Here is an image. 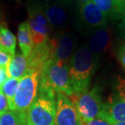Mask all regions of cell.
Masks as SVG:
<instances>
[{
    "label": "cell",
    "instance_id": "obj_1",
    "mask_svg": "<svg viewBox=\"0 0 125 125\" xmlns=\"http://www.w3.org/2000/svg\"><path fill=\"white\" fill-rule=\"evenodd\" d=\"M98 62L99 59L92 54L86 43L77 47L68 63L70 81L74 94L88 90Z\"/></svg>",
    "mask_w": 125,
    "mask_h": 125
},
{
    "label": "cell",
    "instance_id": "obj_2",
    "mask_svg": "<svg viewBox=\"0 0 125 125\" xmlns=\"http://www.w3.org/2000/svg\"><path fill=\"white\" fill-rule=\"evenodd\" d=\"M54 94L61 93L71 97L73 95L68 65L49 60L41 71L38 91Z\"/></svg>",
    "mask_w": 125,
    "mask_h": 125
},
{
    "label": "cell",
    "instance_id": "obj_3",
    "mask_svg": "<svg viewBox=\"0 0 125 125\" xmlns=\"http://www.w3.org/2000/svg\"><path fill=\"white\" fill-rule=\"evenodd\" d=\"M108 25V18L93 1L80 3L75 14V27L82 36L89 37L97 29Z\"/></svg>",
    "mask_w": 125,
    "mask_h": 125
},
{
    "label": "cell",
    "instance_id": "obj_4",
    "mask_svg": "<svg viewBox=\"0 0 125 125\" xmlns=\"http://www.w3.org/2000/svg\"><path fill=\"white\" fill-rule=\"evenodd\" d=\"M55 113V95L37 92L36 98L26 111L27 124L30 125H54Z\"/></svg>",
    "mask_w": 125,
    "mask_h": 125
},
{
    "label": "cell",
    "instance_id": "obj_5",
    "mask_svg": "<svg viewBox=\"0 0 125 125\" xmlns=\"http://www.w3.org/2000/svg\"><path fill=\"white\" fill-rule=\"evenodd\" d=\"M41 72L28 70L20 79L16 94L11 106V111H26L36 98L38 91Z\"/></svg>",
    "mask_w": 125,
    "mask_h": 125
},
{
    "label": "cell",
    "instance_id": "obj_6",
    "mask_svg": "<svg viewBox=\"0 0 125 125\" xmlns=\"http://www.w3.org/2000/svg\"><path fill=\"white\" fill-rule=\"evenodd\" d=\"M97 117L111 124L125 121V78L118 76L111 95Z\"/></svg>",
    "mask_w": 125,
    "mask_h": 125
},
{
    "label": "cell",
    "instance_id": "obj_7",
    "mask_svg": "<svg viewBox=\"0 0 125 125\" xmlns=\"http://www.w3.org/2000/svg\"><path fill=\"white\" fill-rule=\"evenodd\" d=\"M49 45L51 60L68 65L77 49V37L75 33L66 29L50 38Z\"/></svg>",
    "mask_w": 125,
    "mask_h": 125
},
{
    "label": "cell",
    "instance_id": "obj_8",
    "mask_svg": "<svg viewBox=\"0 0 125 125\" xmlns=\"http://www.w3.org/2000/svg\"><path fill=\"white\" fill-rule=\"evenodd\" d=\"M42 8L52 30L59 32L67 29L72 16L69 0H47Z\"/></svg>",
    "mask_w": 125,
    "mask_h": 125
},
{
    "label": "cell",
    "instance_id": "obj_9",
    "mask_svg": "<svg viewBox=\"0 0 125 125\" xmlns=\"http://www.w3.org/2000/svg\"><path fill=\"white\" fill-rule=\"evenodd\" d=\"M71 97L82 123H85L96 118L103 105L100 90L97 87H94L90 90L88 89L80 94H74Z\"/></svg>",
    "mask_w": 125,
    "mask_h": 125
},
{
    "label": "cell",
    "instance_id": "obj_10",
    "mask_svg": "<svg viewBox=\"0 0 125 125\" xmlns=\"http://www.w3.org/2000/svg\"><path fill=\"white\" fill-rule=\"evenodd\" d=\"M29 20L33 46L46 43L50 40L52 29L45 16L42 5L32 3L28 7Z\"/></svg>",
    "mask_w": 125,
    "mask_h": 125
},
{
    "label": "cell",
    "instance_id": "obj_11",
    "mask_svg": "<svg viewBox=\"0 0 125 125\" xmlns=\"http://www.w3.org/2000/svg\"><path fill=\"white\" fill-rule=\"evenodd\" d=\"M54 125H83L73 102L63 94L56 93Z\"/></svg>",
    "mask_w": 125,
    "mask_h": 125
},
{
    "label": "cell",
    "instance_id": "obj_12",
    "mask_svg": "<svg viewBox=\"0 0 125 125\" xmlns=\"http://www.w3.org/2000/svg\"><path fill=\"white\" fill-rule=\"evenodd\" d=\"M86 43L89 50L94 56L100 59L111 47V30L108 25L97 29L89 37Z\"/></svg>",
    "mask_w": 125,
    "mask_h": 125
},
{
    "label": "cell",
    "instance_id": "obj_13",
    "mask_svg": "<svg viewBox=\"0 0 125 125\" xmlns=\"http://www.w3.org/2000/svg\"><path fill=\"white\" fill-rule=\"evenodd\" d=\"M51 59V49L49 41L46 43L33 46L31 53L27 57L28 70L42 71V67Z\"/></svg>",
    "mask_w": 125,
    "mask_h": 125
},
{
    "label": "cell",
    "instance_id": "obj_14",
    "mask_svg": "<svg viewBox=\"0 0 125 125\" xmlns=\"http://www.w3.org/2000/svg\"><path fill=\"white\" fill-rule=\"evenodd\" d=\"M6 68L9 78L21 79L26 73L28 69L27 57L22 54H15Z\"/></svg>",
    "mask_w": 125,
    "mask_h": 125
},
{
    "label": "cell",
    "instance_id": "obj_15",
    "mask_svg": "<svg viewBox=\"0 0 125 125\" xmlns=\"http://www.w3.org/2000/svg\"><path fill=\"white\" fill-rule=\"evenodd\" d=\"M18 42L22 54L28 57L33 47L32 33L28 21L20 24L18 27Z\"/></svg>",
    "mask_w": 125,
    "mask_h": 125
},
{
    "label": "cell",
    "instance_id": "obj_16",
    "mask_svg": "<svg viewBox=\"0 0 125 125\" xmlns=\"http://www.w3.org/2000/svg\"><path fill=\"white\" fill-rule=\"evenodd\" d=\"M16 39L15 35L4 24H0V50L10 54L12 58L16 52Z\"/></svg>",
    "mask_w": 125,
    "mask_h": 125
},
{
    "label": "cell",
    "instance_id": "obj_17",
    "mask_svg": "<svg viewBox=\"0 0 125 125\" xmlns=\"http://www.w3.org/2000/svg\"><path fill=\"white\" fill-rule=\"evenodd\" d=\"M0 125H27L26 111H6L0 114Z\"/></svg>",
    "mask_w": 125,
    "mask_h": 125
},
{
    "label": "cell",
    "instance_id": "obj_18",
    "mask_svg": "<svg viewBox=\"0 0 125 125\" xmlns=\"http://www.w3.org/2000/svg\"><path fill=\"white\" fill-rule=\"evenodd\" d=\"M93 2L108 20L117 21L119 14L114 0H93Z\"/></svg>",
    "mask_w": 125,
    "mask_h": 125
},
{
    "label": "cell",
    "instance_id": "obj_19",
    "mask_svg": "<svg viewBox=\"0 0 125 125\" xmlns=\"http://www.w3.org/2000/svg\"><path fill=\"white\" fill-rule=\"evenodd\" d=\"M20 80L15 79V78H8L2 84L0 91L4 94L7 100V103H8V107L11 106V105L13 101V98L16 94L17 87H18Z\"/></svg>",
    "mask_w": 125,
    "mask_h": 125
},
{
    "label": "cell",
    "instance_id": "obj_20",
    "mask_svg": "<svg viewBox=\"0 0 125 125\" xmlns=\"http://www.w3.org/2000/svg\"><path fill=\"white\" fill-rule=\"evenodd\" d=\"M118 24H117V29L119 37L125 41V13L121 14L117 19Z\"/></svg>",
    "mask_w": 125,
    "mask_h": 125
},
{
    "label": "cell",
    "instance_id": "obj_21",
    "mask_svg": "<svg viewBox=\"0 0 125 125\" xmlns=\"http://www.w3.org/2000/svg\"><path fill=\"white\" fill-rule=\"evenodd\" d=\"M11 59V56L10 54L5 53L0 50V67H7Z\"/></svg>",
    "mask_w": 125,
    "mask_h": 125
},
{
    "label": "cell",
    "instance_id": "obj_22",
    "mask_svg": "<svg viewBox=\"0 0 125 125\" xmlns=\"http://www.w3.org/2000/svg\"><path fill=\"white\" fill-rule=\"evenodd\" d=\"M83 125H113L110 124L108 121L100 118V117H96L92 120H89L85 123H83Z\"/></svg>",
    "mask_w": 125,
    "mask_h": 125
},
{
    "label": "cell",
    "instance_id": "obj_23",
    "mask_svg": "<svg viewBox=\"0 0 125 125\" xmlns=\"http://www.w3.org/2000/svg\"><path fill=\"white\" fill-rule=\"evenodd\" d=\"M8 103H7V100L6 97L0 91V114L6 111H8Z\"/></svg>",
    "mask_w": 125,
    "mask_h": 125
},
{
    "label": "cell",
    "instance_id": "obj_24",
    "mask_svg": "<svg viewBox=\"0 0 125 125\" xmlns=\"http://www.w3.org/2000/svg\"><path fill=\"white\" fill-rule=\"evenodd\" d=\"M118 59L122 67L125 69V44L122 45L118 50Z\"/></svg>",
    "mask_w": 125,
    "mask_h": 125
},
{
    "label": "cell",
    "instance_id": "obj_25",
    "mask_svg": "<svg viewBox=\"0 0 125 125\" xmlns=\"http://www.w3.org/2000/svg\"><path fill=\"white\" fill-rule=\"evenodd\" d=\"M119 16L125 13V0H114Z\"/></svg>",
    "mask_w": 125,
    "mask_h": 125
},
{
    "label": "cell",
    "instance_id": "obj_26",
    "mask_svg": "<svg viewBox=\"0 0 125 125\" xmlns=\"http://www.w3.org/2000/svg\"><path fill=\"white\" fill-rule=\"evenodd\" d=\"M7 68L3 67H0V89H1L2 84L7 80Z\"/></svg>",
    "mask_w": 125,
    "mask_h": 125
},
{
    "label": "cell",
    "instance_id": "obj_27",
    "mask_svg": "<svg viewBox=\"0 0 125 125\" xmlns=\"http://www.w3.org/2000/svg\"><path fill=\"white\" fill-rule=\"evenodd\" d=\"M75 1L79 2V4H80V3H84V2H89V1H91V0H75Z\"/></svg>",
    "mask_w": 125,
    "mask_h": 125
},
{
    "label": "cell",
    "instance_id": "obj_28",
    "mask_svg": "<svg viewBox=\"0 0 125 125\" xmlns=\"http://www.w3.org/2000/svg\"><path fill=\"white\" fill-rule=\"evenodd\" d=\"M113 125H125V121H121V122H119V123H116Z\"/></svg>",
    "mask_w": 125,
    "mask_h": 125
},
{
    "label": "cell",
    "instance_id": "obj_29",
    "mask_svg": "<svg viewBox=\"0 0 125 125\" xmlns=\"http://www.w3.org/2000/svg\"><path fill=\"white\" fill-rule=\"evenodd\" d=\"M2 13L1 8H0V24H2Z\"/></svg>",
    "mask_w": 125,
    "mask_h": 125
},
{
    "label": "cell",
    "instance_id": "obj_30",
    "mask_svg": "<svg viewBox=\"0 0 125 125\" xmlns=\"http://www.w3.org/2000/svg\"><path fill=\"white\" fill-rule=\"evenodd\" d=\"M27 125H30V124H27Z\"/></svg>",
    "mask_w": 125,
    "mask_h": 125
}]
</instances>
